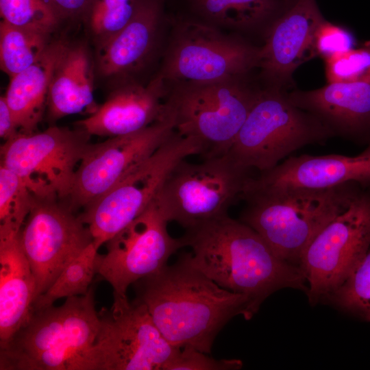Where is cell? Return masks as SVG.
Here are the masks:
<instances>
[{
    "mask_svg": "<svg viewBox=\"0 0 370 370\" xmlns=\"http://www.w3.org/2000/svg\"><path fill=\"white\" fill-rule=\"evenodd\" d=\"M162 336L173 345L210 354L219 332L234 317L254 315L249 299L225 289L191 262L190 253L133 284Z\"/></svg>",
    "mask_w": 370,
    "mask_h": 370,
    "instance_id": "cell-1",
    "label": "cell"
},
{
    "mask_svg": "<svg viewBox=\"0 0 370 370\" xmlns=\"http://www.w3.org/2000/svg\"><path fill=\"white\" fill-rule=\"evenodd\" d=\"M193 264L221 287L248 297L255 314L283 288L307 291L301 269L277 256L250 226L227 215L188 229L182 236Z\"/></svg>",
    "mask_w": 370,
    "mask_h": 370,
    "instance_id": "cell-2",
    "label": "cell"
},
{
    "mask_svg": "<svg viewBox=\"0 0 370 370\" xmlns=\"http://www.w3.org/2000/svg\"><path fill=\"white\" fill-rule=\"evenodd\" d=\"M100 327L90 286L32 311L26 323L0 348V370H89L90 355Z\"/></svg>",
    "mask_w": 370,
    "mask_h": 370,
    "instance_id": "cell-3",
    "label": "cell"
},
{
    "mask_svg": "<svg viewBox=\"0 0 370 370\" xmlns=\"http://www.w3.org/2000/svg\"><path fill=\"white\" fill-rule=\"evenodd\" d=\"M363 187L349 183L327 189L245 192L240 221L253 228L282 260L299 267L310 242L345 210Z\"/></svg>",
    "mask_w": 370,
    "mask_h": 370,
    "instance_id": "cell-4",
    "label": "cell"
},
{
    "mask_svg": "<svg viewBox=\"0 0 370 370\" xmlns=\"http://www.w3.org/2000/svg\"><path fill=\"white\" fill-rule=\"evenodd\" d=\"M334 136L320 119L295 106L274 86L258 92L226 154L237 164L263 173L293 151Z\"/></svg>",
    "mask_w": 370,
    "mask_h": 370,
    "instance_id": "cell-5",
    "label": "cell"
},
{
    "mask_svg": "<svg viewBox=\"0 0 370 370\" xmlns=\"http://www.w3.org/2000/svg\"><path fill=\"white\" fill-rule=\"evenodd\" d=\"M250 171L227 154L197 163L184 159L170 172L156 201L169 222L190 229L227 215L241 199Z\"/></svg>",
    "mask_w": 370,
    "mask_h": 370,
    "instance_id": "cell-6",
    "label": "cell"
},
{
    "mask_svg": "<svg viewBox=\"0 0 370 370\" xmlns=\"http://www.w3.org/2000/svg\"><path fill=\"white\" fill-rule=\"evenodd\" d=\"M238 79L187 84L166 100L175 131L198 141L203 159L228 152L258 96Z\"/></svg>",
    "mask_w": 370,
    "mask_h": 370,
    "instance_id": "cell-7",
    "label": "cell"
},
{
    "mask_svg": "<svg viewBox=\"0 0 370 370\" xmlns=\"http://www.w3.org/2000/svg\"><path fill=\"white\" fill-rule=\"evenodd\" d=\"M197 140L176 131L79 215L99 248L140 215L157 196L172 169L182 160L200 155Z\"/></svg>",
    "mask_w": 370,
    "mask_h": 370,
    "instance_id": "cell-8",
    "label": "cell"
},
{
    "mask_svg": "<svg viewBox=\"0 0 370 370\" xmlns=\"http://www.w3.org/2000/svg\"><path fill=\"white\" fill-rule=\"evenodd\" d=\"M113 298L111 308L99 312L89 370H164L181 347L162 336L142 302Z\"/></svg>",
    "mask_w": 370,
    "mask_h": 370,
    "instance_id": "cell-9",
    "label": "cell"
},
{
    "mask_svg": "<svg viewBox=\"0 0 370 370\" xmlns=\"http://www.w3.org/2000/svg\"><path fill=\"white\" fill-rule=\"evenodd\" d=\"M369 247L370 190L362 188L318 233L301 258L309 302L327 299L350 276Z\"/></svg>",
    "mask_w": 370,
    "mask_h": 370,
    "instance_id": "cell-10",
    "label": "cell"
},
{
    "mask_svg": "<svg viewBox=\"0 0 370 370\" xmlns=\"http://www.w3.org/2000/svg\"><path fill=\"white\" fill-rule=\"evenodd\" d=\"M86 131L50 126L41 132H20L1 147V164L17 174L36 197L65 200L77 164L90 145Z\"/></svg>",
    "mask_w": 370,
    "mask_h": 370,
    "instance_id": "cell-11",
    "label": "cell"
},
{
    "mask_svg": "<svg viewBox=\"0 0 370 370\" xmlns=\"http://www.w3.org/2000/svg\"><path fill=\"white\" fill-rule=\"evenodd\" d=\"M259 52L212 26L187 22L175 32L159 74L165 82L186 84L239 79L258 66Z\"/></svg>",
    "mask_w": 370,
    "mask_h": 370,
    "instance_id": "cell-12",
    "label": "cell"
},
{
    "mask_svg": "<svg viewBox=\"0 0 370 370\" xmlns=\"http://www.w3.org/2000/svg\"><path fill=\"white\" fill-rule=\"evenodd\" d=\"M34 197L18 241L35 278L36 299L93 238L65 201L56 196Z\"/></svg>",
    "mask_w": 370,
    "mask_h": 370,
    "instance_id": "cell-13",
    "label": "cell"
},
{
    "mask_svg": "<svg viewBox=\"0 0 370 370\" xmlns=\"http://www.w3.org/2000/svg\"><path fill=\"white\" fill-rule=\"evenodd\" d=\"M156 198L146 210L108 241L107 251L98 254L97 273L126 297L130 285L167 264L175 252L185 247L182 237H172Z\"/></svg>",
    "mask_w": 370,
    "mask_h": 370,
    "instance_id": "cell-14",
    "label": "cell"
},
{
    "mask_svg": "<svg viewBox=\"0 0 370 370\" xmlns=\"http://www.w3.org/2000/svg\"><path fill=\"white\" fill-rule=\"evenodd\" d=\"M175 132L173 116L137 132L90 143L75 172L65 203L75 212L86 208L132 169L151 156Z\"/></svg>",
    "mask_w": 370,
    "mask_h": 370,
    "instance_id": "cell-15",
    "label": "cell"
},
{
    "mask_svg": "<svg viewBox=\"0 0 370 370\" xmlns=\"http://www.w3.org/2000/svg\"><path fill=\"white\" fill-rule=\"evenodd\" d=\"M349 183L370 185V143L356 156L338 154L290 157L272 169L250 177L243 192L290 188L327 189Z\"/></svg>",
    "mask_w": 370,
    "mask_h": 370,
    "instance_id": "cell-16",
    "label": "cell"
},
{
    "mask_svg": "<svg viewBox=\"0 0 370 370\" xmlns=\"http://www.w3.org/2000/svg\"><path fill=\"white\" fill-rule=\"evenodd\" d=\"M324 21L315 0H295L277 17L260 48L258 67L278 88L317 56L315 36Z\"/></svg>",
    "mask_w": 370,
    "mask_h": 370,
    "instance_id": "cell-17",
    "label": "cell"
},
{
    "mask_svg": "<svg viewBox=\"0 0 370 370\" xmlns=\"http://www.w3.org/2000/svg\"><path fill=\"white\" fill-rule=\"evenodd\" d=\"M164 82L158 74L147 85L123 83L94 113L77 121L75 125L91 136L108 138L140 131L165 114Z\"/></svg>",
    "mask_w": 370,
    "mask_h": 370,
    "instance_id": "cell-18",
    "label": "cell"
},
{
    "mask_svg": "<svg viewBox=\"0 0 370 370\" xmlns=\"http://www.w3.org/2000/svg\"><path fill=\"white\" fill-rule=\"evenodd\" d=\"M162 12L161 0H138L127 25L97 49V73L113 81L125 79L142 69L156 47Z\"/></svg>",
    "mask_w": 370,
    "mask_h": 370,
    "instance_id": "cell-19",
    "label": "cell"
},
{
    "mask_svg": "<svg viewBox=\"0 0 370 370\" xmlns=\"http://www.w3.org/2000/svg\"><path fill=\"white\" fill-rule=\"evenodd\" d=\"M287 96L295 106L320 119L335 136L356 138L370 132V82L328 83Z\"/></svg>",
    "mask_w": 370,
    "mask_h": 370,
    "instance_id": "cell-20",
    "label": "cell"
},
{
    "mask_svg": "<svg viewBox=\"0 0 370 370\" xmlns=\"http://www.w3.org/2000/svg\"><path fill=\"white\" fill-rule=\"evenodd\" d=\"M36 285L18 234L0 237V348L29 319Z\"/></svg>",
    "mask_w": 370,
    "mask_h": 370,
    "instance_id": "cell-21",
    "label": "cell"
},
{
    "mask_svg": "<svg viewBox=\"0 0 370 370\" xmlns=\"http://www.w3.org/2000/svg\"><path fill=\"white\" fill-rule=\"evenodd\" d=\"M94 65L86 47L68 45L53 72L47 109L50 121L98 108L93 97Z\"/></svg>",
    "mask_w": 370,
    "mask_h": 370,
    "instance_id": "cell-22",
    "label": "cell"
},
{
    "mask_svg": "<svg viewBox=\"0 0 370 370\" xmlns=\"http://www.w3.org/2000/svg\"><path fill=\"white\" fill-rule=\"evenodd\" d=\"M68 45L52 40L34 64L10 78L5 97L21 133L34 132L42 120L53 72Z\"/></svg>",
    "mask_w": 370,
    "mask_h": 370,
    "instance_id": "cell-23",
    "label": "cell"
},
{
    "mask_svg": "<svg viewBox=\"0 0 370 370\" xmlns=\"http://www.w3.org/2000/svg\"><path fill=\"white\" fill-rule=\"evenodd\" d=\"M206 20L221 25L249 29L277 18L288 3L280 0H194Z\"/></svg>",
    "mask_w": 370,
    "mask_h": 370,
    "instance_id": "cell-24",
    "label": "cell"
},
{
    "mask_svg": "<svg viewBox=\"0 0 370 370\" xmlns=\"http://www.w3.org/2000/svg\"><path fill=\"white\" fill-rule=\"evenodd\" d=\"M51 35L1 21L0 66L10 78L34 64L51 42Z\"/></svg>",
    "mask_w": 370,
    "mask_h": 370,
    "instance_id": "cell-25",
    "label": "cell"
},
{
    "mask_svg": "<svg viewBox=\"0 0 370 370\" xmlns=\"http://www.w3.org/2000/svg\"><path fill=\"white\" fill-rule=\"evenodd\" d=\"M94 241L72 260L59 273L48 289L34 301L32 311L53 305L61 298L85 294L97 273L98 249Z\"/></svg>",
    "mask_w": 370,
    "mask_h": 370,
    "instance_id": "cell-26",
    "label": "cell"
},
{
    "mask_svg": "<svg viewBox=\"0 0 370 370\" xmlns=\"http://www.w3.org/2000/svg\"><path fill=\"white\" fill-rule=\"evenodd\" d=\"M34 195L23 180L0 166V237L18 235L32 208Z\"/></svg>",
    "mask_w": 370,
    "mask_h": 370,
    "instance_id": "cell-27",
    "label": "cell"
},
{
    "mask_svg": "<svg viewBox=\"0 0 370 370\" xmlns=\"http://www.w3.org/2000/svg\"><path fill=\"white\" fill-rule=\"evenodd\" d=\"M138 0H92L83 19L97 49L103 47L130 21Z\"/></svg>",
    "mask_w": 370,
    "mask_h": 370,
    "instance_id": "cell-28",
    "label": "cell"
},
{
    "mask_svg": "<svg viewBox=\"0 0 370 370\" xmlns=\"http://www.w3.org/2000/svg\"><path fill=\"white\" fill-rule=\"evenodd\" d=\"M0 14L11 25L49 35L62 20L49 0H0Z\"/></svg>",
    "mask_w": 370,
    "mask_h": 370,
    "instance_id": "cell-29",
    "label": "cell"
},
{
    "mask_svg": "<svg viewBox=\"0 0 370 370\" xmlns=\"http://www.w3.org/2000/svg\"><path fill=\"white\" fill-rule=\"evenodd\" d=\"M327 299L370 322V247L350 276Z\"/></svg>",
    "mask_w": 370,
    "mask_h": 370,
    "instance_id": "cell-30",
    "label": "cell"
},
{
    "mask_svg": "<svg viewBox=\"0 0 370 370\" xmlns=\"http://www.w3.org/2000/svg\"><path fill=\"white\" fill-rule=\"evenodd\" d=\"M325 61L328 83L370 82V42Z\"/></svg>",
    "mask_w": 370,
    "mask_h": 370,
    "instance_id": "cell-31",
    "label": "cell"
},
{
    "mask_svg": "<svg viewBox=\"0 0 370 370\" xmlns=\"http://www.w3.org/2000/svg\"><path fill=\"white\" fill-rule=\"evenodd\" d=\"M190 346L180 348L164 370H235L242 367L237 359L217 360Z\"/></svg>",
    "mask_w": 370,
    "mask_h": 370,
    "instance_id": "cell-32",
    "label": "cell"
},
{
    "mask_svg": "<svg viewBox=\"0 0 370 370\" xmlns=\"http://www.w3.org/2000/svg\"><path fill=\"white\" fill-rule=\"evenodd\" d=\"M314 44L317 55L326 60L354 49L355 40L347 29L324 21L317 32Z\"/></svg>",
    "mask_w": 370,
    "mask_h": 370,
    "instance_id": "cell-33",
    "label": "cell"
},
{
    "mask_svg": "<svg viewBox=\"0 0 370 370\" xmlns=\"http://www.w3.org/2000/svg\"><path fill=\"white\" fill-rule=\"evenodd\" d=\"M62 19L84 18L92 0H49Z\"/></svg>",
    "mask_w": 370,
    "mask_h": 370,
    "instance_id": "cell-34",
    "label": "cell"
},
{
    "mask_svg": "<svg viewBox=\"0 0 370 370\" xmlns=\"http://www.w3.org/2000/svg\"><path fill=\"white\" fill-rule=\"evenodd\" d=\"M16 123L5 95L0 97V136L5 141L16 136L21 132Z\"/></svg>",
    "mask_w": 370,
    "mask_h": 370,
    "instance_id": "cell-35",
    "label": "cell"
}]
</instances>
